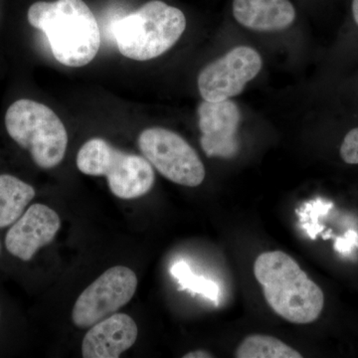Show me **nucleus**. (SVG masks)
Returning a JSON list of instances; mask_svg holds the SVG:
<instances>
[{"instance_id":"15","label":"nucleus","mask_w":358,"mask_h":358,"mask_svg":"<svg viewBox=\"0 0 358 358\" xmlns=\"http://www.w3.org/2000/svg\"><path fill=\"white\" fill-rule=\"evenodd\" d=\"M171 275L178 279L181 289H188L193 293L203 294L209 300L218 305L219 287L215 282L209 281L203 277L195 275L185 262L174 264L171 268Z\"/></svg>"},{"instance_id":"14","label":"nucleus","mask_w":358,"mask_h":358,"mask_svg":"<svg viewBox=\"0 0 358 358\" xmlns=\"http://www.w3.org/2000/svg\"><path fill=\"white\" fill-rule=\"evenodd\" d=\"M237 358H301L303 355L280 339L254 334L244 339L236 352Z\"/></svg>"},{"instance_id":"11","label":"nucleus","mask_w":358,"mask_h":358,"mask_svg":"<svg viewBox=\"0 0 358 358\" xmlns=\"http://www.w3.org/2000/svg\"><path fill=\"white\" fill-rule=\"evenodd\" d=\"M138 329L133 317L114 313L96 322L82 343L85 358H117L136 343Z\"/></svg>"},{"instance_id":"7","label":"nucleus","mask_w":358,"mask_h":358,"mask_svg":"<svg viewBox=\"0 0 358 358\" xmlns=\"http://www.w3.org/2000/svg\"><path fill=\"white\" fill-rule=\"evenodd\" d=\"M138 288V278L131 268L115 266L108 268L75 303L72 320L80 329L91 327L114 315L129 303Z\"/></svg>"},{"instance_id":"4","label":"nucleus","mask_w":358,"mask_h":358,"mask_svg":"<svg viewBox=\"0 0 358 358\" xmlns=\"http://www.w3.org/2000/svg\"><path fill=\"white\" fill-rule=\"evenodd\" d=\"M6 128L9 136L30 152L37 166L53 169L64 159L67 131L60 117L43 103L29 99L16 101L7 110Z\"/></svg>"},{"instance_id":"5","label":"nucleus","mask_w":358,"mask_h":358,"mask_svg":"<svg viewBox=\"0 0 358 358\" xmlns=\"http://www.w3.org/2000/svg\"><path fill=\"white\" fill-rule=\"evenodd\" d=\"M76 164L82 173L106 176L117 199H140L155 185L154 169L145 157L122 152L103 138L86 141L78 152Z\"/></svg>"},{"instance_id":"8","label":"nucleus","mask_w":358,"mask_h":358,"mask_svg":"<svg viewBox=\"0 0 358 358\" xmlns=\"http://www.w3.org/2000/svg\"><path fill=\"white\" fill-rule=\"evenodd\" d=\"M262 66V58L255 49L238 46L200 72L197 80L200 95L208 102L229 100L243 92Z\"/></svg>"},{"instance_id":"19","label":"nucleus","mask_w":358,"mask_h":358,"mask_svg":"<svg viewBox=\"0 0 358 358\" xmlns=\"http://www.w3.org/2000/svg\"><path fill=\"white\" fill-rule=\"evenodd\" d=\"M0 250H1V246H0Z\"/></svg>"},{"instance_id":"9","label":"nucleus","mask_w":358,"mask_h":358,"mask_svg":"<svg viewBox=\"0 0 358 358\" xmlns=\"http://www.w3.org/2000/svg\"><path fill=\"white\" fill-rule=\"evenodd\" d=\"M241 114L233 101H203L199 107L200 145L207 157L231 159L239 152L237 138Z\"/></svg>"},{"instance_id":"16","label":"nucleus","mask_w":358,"mask_h":358,"mask_svg":"<svg viewBox=\"0 0 358 358\" xmlns=\"http://www.w3.org/2000/svg\"><path fill=\"white\" fill-rule=\"evenodd\" d=\"M341 157L345 164H358V128L348 131L341 147Z\"/></svg>"},{"instance_id":"2","label":"nucleus","mask_w":358,"mask_h":358,"mask_svg":"<svg viewBox=\"0 0 358 358\" xmlns=\"http://www.w3.org/2000/svg\"><path fill=\"white\" fill-rule=\"evenodd\" d=\"M254 274L268 305L282 319L296 324L319 319L324 306V293L288 254H261L254 264Z\"/></svg>"},{"instance_id":"6","label":"nucleus","mask_w":358,"mask_h":358,"mask_svg":"<svg viewBox=\"0 0 358 358\" xmlns=\"http://www.w3.org/2000/svg\"><path fill=\"white\" fill-rule=\"evenodd\" d=\"M138 143L143 157L169 180L187 187L203 182L201 159L179 134L164 128L147 129L141 131Z\"/></svg>"},{"instance_id":"17","label":"nucleus","mask_w":358,"mask_h":358,"mask_svg":"<svg viewBox=\"0 0 358 358\" xmlns=\"http://www.w3.org/2000/svg\"><path fill=\"white\" fill-rule=\"evenodd\" d=\"M214 357L210 352H206V350H194V352L186 353L183 355V358H210Z\"/></svg>"},{"instance_id":"18","label":"nucleus","mask_w":358,"mask_h":358,"mask_svg":"<svg viewBox=\"0 0 358 358\" xmlns=\"http://www.w3.org/2000/svg\"><path fill=\"white\" fill-rule=\"evenodd\" d=\"M352 14L353 18L358 25V0H352Z\"/></svg>"},{"instance_id":"1","label":"nucleus","mask_w":358,"mask_h":358,"mask_svg":"<svg viewBox=\"0 0 358 358\" xmlns=\"http://www.w3.org/2000/svg\"><path fill=\"white\" fill-rule=\"evenodd\" d=\"M28 22L41 30L60 64L83 67L100 50L98 21L83 0L35 2L28 9Z\"/></svg>"},{"instance_id":"12","label":"nucleus","mask_w":358,"mask_h":358,"mask_svg":"<svg viewBox=\"0 0 358 358\" xmlns=\"http://www.w3.org/2000/svg\"><path fill=\"white\" fill-rule=\"evenodd\" d=\"M233 16L240 24L256 31H279L296 20L289 0H233Z\"/></svg>"},{"instance_id":"10","label":"nucleus","mask_w":358,"mask_h":358,"mask_svg":"<svg viewBox=\"0 0 358 358\" xmlns=\"http://www.w3.org/2000/svg\"><path fill=\"white\" fill-rule=\"evenodd\" d=\"M60 228L61 219L57 212L45 204H32L7 232V251L28 262L39 249L55 239Z\"/></svg>"},{"instance_id":"13","label":"nucleus","mask_w":358,"mask_h":358,"mask_svg":"<svg viewBox=\"0 0 358 358\" xmlns=\"http://www.w3.org/2000/svg\"><path fill=\"white\" fill-rule=\"evenodd\" d=\"M33 186L10 174H0V229L13 225L34 199Z\"/></svg>"},{"instance_id":"3","label":"nucleus","mask_w":358,"mask_h":358,"mask_svg":"<svg viewBox=\"0 0 358 358\" xmlns=\"http://www.w3.org/2000/svg\"><path fill=\"white\" fill-rule=\"evenodd\" d=\"M186 28L180 9L152 0L115 26L117 46L124 57L148 61L159 57L176 45Z\"/></svg>"}]
</instances>
